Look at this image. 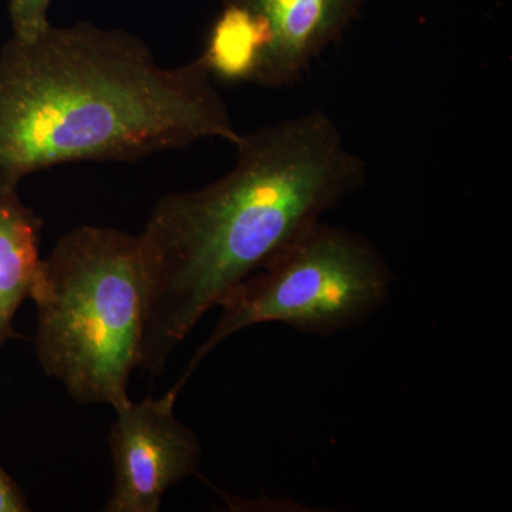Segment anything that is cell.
Returning a JSON list of instances; mask_svg holds the SVG:
<instances>
[{
	"label": "cell",
	"mask_w": 512,
	"mask_h": 512,
	"mask_svg": "<svg viewBox=\"0 0 512 512\" xmlns=\"http://www.w3.org/2000/svg\"><path fill=\"white\" fill-rule=\"evenodd\" d=\"M231 173L161 198L141 232L147 312L140 369L163 375L205 313L360 190L366 164L315 110L242 134Z\"/></svg>",
	"instance_id": "cell-1"
},
{
	"label": "cell",
	"mask_w": 512,
	"mask_h": 512,
	"mask_svg": "<svg viewBox=\"0 0 512 512\" xmlns=\"http://www.w3.org/2000/svg\"><path fill=\"white\" fill-rule=\"evenodd\" d=\"M198 57L164 67L126 30L80 22L0 50V192L77 161H133L242 134Z\"/></svg>",
	"instance_id": "cell-2"
},
{
	"label": "cell",
	"mask_w": 512,
	"mask_h": 512,
	"mask_svg": "<svg viewBox=\"0 0 512 512\" xmlns=\"http://www.w3.org/2000/svg\"><path fill=\"white\" fill-rule=\"evenodd\" d=\"M140 234L84 225L59 239L33 296L37 360L82 404L126 402L147 312Z\"/></svg>",
	"instance_id": "cell-3"
},
{
	"label": "cell",
	"mask_w": 512,
	"mask_h": 512,
	"mask_svg": "<svg viewBox=\"0 0 512 512\" xmlns=\"http://www.w3.org/2000/svg\"><path fill=\"white\" fill-rule=\"evenodd\" d=\"M392 284L365 235L316 222L225 296L217 325L171 390L180 394L202 360L239 330L264 323L315 335L350 329L382 308Z\"/></svg>",
	"instance_id": "cell-4"
},
{
	"label": "cell",
	"mask_w": 512,
	"mask_h": 512,
	"mask_svg": "<svg viewBox=\"0 0 512 512\" xmlns=\"http://www.w3.org/2000/svg\"><path fill=\"white\" fill-rule=\"evenodd\" d=\"M177 394L114 407L110 448L114 481L106 512H157L165 493L197 473L201 443L175 417Z\"/></svg>",
	"instance_id": "cell-5"
},
{
	"label": "cell",
	"mask_w": 512,
	"mask_h": 512,
	"mask_svg": "<svg viewBox=\"0 0 512 512\" xmlns=\"http://www.w3.org/2000/svg\"><path fill=\"white\" fill-rule=\"evenodd\" d=\"M248 12L269 39L258 83L292 84L316 57L343 35L366 0H221Z\"/></svg>",
	"instance_id": "cell-6"
},
{
	"label": "cell",
	"mask_w": 512,
	"mask_h": 512,
	"mask_svg": "<svg viewBox=\"0 0 512 512\" xmlns=\"http://www.w3.org/2000/svg\"><path fill=\"white\" fill-rule=\"evenodd\" d=\"M42 227V218L20 201L18 192H0V349L16 338V313L42 281Z\"/></svg>",
	"instance_id": "cell-7"
},
{
	"label": "cell",
	"mask_w": 512,
	"mask_h": 512,
	"mask_svg": "<svg viewBox=\"0 0 512 512\" xmlns=\"http://www.w3.org/2000/svg\"><path fill=\"white\" fill-rule=\"evenodd\" d=\"M269 39L264 28L244 9L222 5L200 56L212 77L231 83H258Z\"/></svg>",
	"instance_id": "cell-8"
},
{
	"label": "cell",
	"mask_w": 512,
	"mask_h": 512,
	"mask_svg": "<svg viewBox=\"0 0 512 512\" xmlns=\"http://www.w3.org/2000/svg\"><path fill=\"white\" fill-rule=\"evenodd\" d=\"M53 0H9V18L13 36L22 40L36 39L52 23L49 10Z\"/></svg>",
	"instance_id": "cell-9"
},
{
	"label": "cell",
	"mask_w": 512,
	"mask_h": 512,
	"mask_svg": "<svg viewBox=\"0 0 512 512\" xmlns=\"http://www.w3.org/2000/svg\"><path fill=\"white\" fill-rule=\"evenodd\" d=\"M28 500L19 485L0 466V512L29 511Z\"/></svg>",
	"instance_id": "cell-10"
}]
</instances>
